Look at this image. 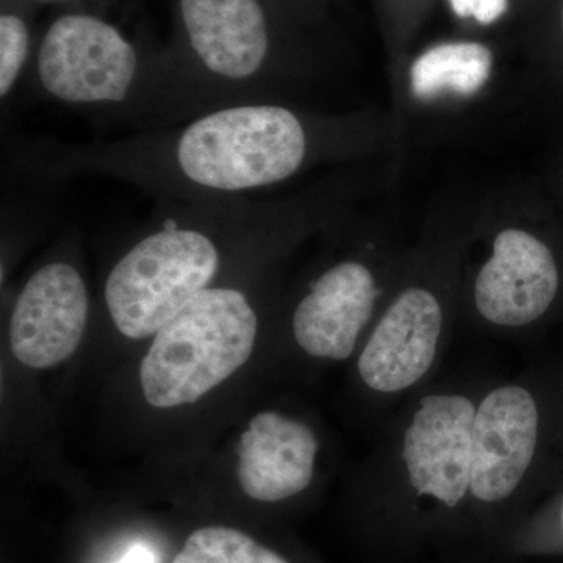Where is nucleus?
<instances>
[{"instance_id":"1","label":"nucleus","mask_w":563,"mask_h":563,"mask_svg":"<svg viewBox=\"0 0 563 563\" xmlns=\"http://www.w3.org/2000/svg\"><path fill=\"white\" fill-rule=\"evenodd\" d=\"M306 154V129L292 111L240 103L190 122L166 150L165 166L184 185L232 195L288 179Z\"/></svg>"},{"instance_id":"2","label":"nucleus","mask_w":563,"mask_h":563,"mask_svg":"<svg viewBox=\"0 0 563 563\" xmlns=\"http://www.w3.org/2000/svg\"><path fill=\"white\" fill-rule=\"evenodd\" d=\"M257 314L236 288H206L155 333L140 368L144 398L158 409L185 406L250 361Z\"/></svg>"},{"instance_id":"3","label":"nucleus","mask_w":563,"mask_h":563,"mask_svg":"<svg viewBox=\"0 0 563 563\" xmlns=\"http://www.w3.org/2000/svg\"><path fill=\"white\" fill-rule=\"evenodd\" d=\"M220 247L196 225L166 222L122 255L103 296L114 325L128 339L154 336L220 272Z\"/></svg>"},{"instance_id":"4","label":"nucleus","mask_w":563,"mask_h":563,"mask_svg":"<svg viewBox=\"0 0 563 563\" xmlns=\"http://www.w3.org/2000/svg\"><path fill=\"white\" fill-rule=\"evenodd\" d=\"M139 57L113 25L87 14L58 18L44 35L38 79L57 101L110 106L132 95Z\"/></svg>"},{"instance_id":"5","label":"nucleus","mask_w":563,"mask_h":563,"mask_svg":"<svg viewBox=\"0 0 563 563\" xmlns=\"http://www.w3.org/2000/svg\"><path fill=\"white\" fill-rule=\"evenodd\" d=\"M90 298L84 277L69 263H49L24 285L10 320L14 357L35 369L52 368L77 351Z\"/></svg>"},{"instance_id":"6","label":"nucleus","mask_w":563,"mask_h":563,"mask_svg":"<svg viewBox=\"0 0 563 563\" xmlns=\"http://www.w3.org/2000/svg\"><path fill=\"white\" fill-rule=\"evenodd\" d=\"M474 415L465 396L422 399L402 442L404 463L418 495L455 507L472 490Z\"/></svg>"},{"instance_id":"7","label":"nucleus","mask_w":563,"mask_h":563,"mask_svg":"<svg viewBox=\"0 0 563 563\" xmlns=\"http://www.w3.org/2000/svg\"><path fill=\"white\" fill-rule=\"evenodd\" d=\"M539 409L517 385L496 388L483 399L473 422L472 493L479 501L512 496L536 455Z\"/></svg>"},{"instance_id":"8","label":"nucleus","mask_w":563,"mask_h":563,"mask_svg":"<svg viewBox=\"0 0 563 563\" xmlns=\"http://www.w3.org/2000/svg\"><path fill=\"white\" fill-rule=\"evenodd\" d=\"M558 288L550 247L531 233L509 229L496 236L492 258L477 276L474 299L485 320L517 328L539 320Z\"/></svg>"},{"instance_id":"9","label":"nucleus","mask_w":563,"mask_h":563,"mask_svg":"<svg viewBox=\"0 0 563 563\" xmlns=\"http://www.w3.org/2000/svg\"><path fill=\"white\" fill-rule=\"evenodd\" d=\"M442 325V307L435 296L421 288L401 292L358 358L366 387L379 393L413 387L431 369Z\"/></svg>"},{"instance_id":"10","label":"nucleus","mask_w":563,"mask_h":563,"mask_svg":"<svg viewBox=\"0 0 563 563\" xmlns=\"http://www.w3.org/2000/svg\"><path fill=\"white\" fill-rule=\"evenodd\" d=\"M376 298V282L362 263L333 266L296 307V343L313 357L346 361L372 318Z\"/></svg>"},{"instance_id":"11","label":"nucleus","mask_w":563,"mask_h":563,"mask_svg":"<svg viewBox=\"0 0 563 563\" xmlns=\"http://www.w3.org/2000/svg\"><path fill=\"white\" fill-rule=\"evenodd\" d=\"M191 49L211 76L233 85L257 76L269 36L258 0H180Z\"/></svg>"},{"instance_id":"12","label":"nucleus","mask_w":563,"mask_h":563,"mask_svg":"<svg viewBox=\"0 0 563 563\" xmlns=\"http://www.w3.org/2000/svg\"><path fill=\"white\" fill-rule=\"evenodd\" d=\"M317 454V437L303 422L255 415L240 442V487L255 501H284L312 483Z\"/></svg>"},{"instance_id":"13","label":"nucleus","mask_w":563,"mask_h":563,"mask_svg":"<svg viewBox=\"0 0 563 563\" xmlns=\"http://www.w3.org/2000/svg\"><path fill=\"white\" fill-rule=\"evenodd\" d=\"M493 55L479 43H450L432 47L413 63L410 81L417 98L428 99L444 91L470 96L490 77Z\"/></svg>"},{"instance_id":"14","label":"nucleus","mask_w":563,"mask_h":563,"mask_svg":"<svg viewBox=\"0 0 563 563\" xmlns=\"http://www.w3.org/2000/svg\"><path fill=\"white\" fill-rule=\"evenodd\" d=\"M173 563H288L247 533L232 528L198 529L188 537Z\"/></svg>"},{"instance_id":"15","label":"nucleus","mask_w":563,"mask_h":563,"mask_svg":"<svg viewBox=\"0 0 563 563\" xmlns=\"http://www.w3.org/2000/svg\"><path fill=\"white\" fill-rule=\"evenodd\" d=\"M29 55V31L14 14L0 18V98L5 99L20 79Z\"/></svg>"},{"instance_id":"16","label":"nucleus","mask_w":563,"mask_h":563,"mask_svg":"<svg viewBox=\"0 0 563 563\" xmlns=\"http://www.w3.org/2000/svg\"><path fill=\"white\" fill-rule=\"evenodd\" d=\"M455 14L473 16L481 24H492L507 10V0H451Z\"/></svg>"},{"instance_id":"17","label":"nucleus","mask_w":563,"mask_h":563,"mask_svg":"<svg viewBox=\"0 0 563 563\" xmlns=\"http://www.w3.org/2000/svg\"><path fill=\"white\" fill-rule=\"evenodd\" d=\"M118 563H155V554L143 544H135Z\"/></svg>"},{"instance_id":"18","label":"nucleus","mask_w":563,"mask_h":563,"mask_svg":"<svg viewBox=\"0 0 563 563\" xmlns=\"http://www.w3.org/2000/svg\"><path fill=\"white\" fill-rule=\"evenodd\" d=\"M562 25H563V9H562Z\"/></svg>"}]
</instances>
